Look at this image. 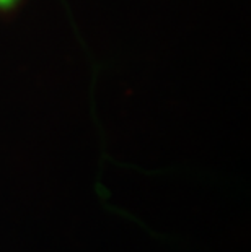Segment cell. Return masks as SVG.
<instances>
[{"mask_svg": "<svg viewBox=\"0 0 251 252\" xmlns=\"http://www.w3.org/2000/svg\"><path fill=\"white\" fill-rule=\"evenodd\" d=\"M17 2H18V0H0V8L8 10V8L15 7V3H17Z\"/></svg>", "mask_w": 251, "mask_h": 252, "instance_id": "1", "label": "cell"}]
</instances>
